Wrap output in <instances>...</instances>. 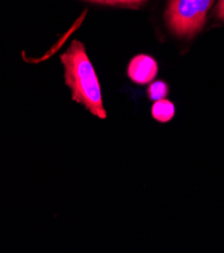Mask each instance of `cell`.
Wrapping results in <instances>:
<instances>
[{"mask_svg":"<svg viewBox=\"0 0 224 253\" xmlns=\"http://www.w3.org/2000/svg\"><path fill=\"white\" fill-rule=\"evenodd\" d=\"M60 60L64 68L65 84L71 90L72 99L92 115L105 119L107 115L100 84L84 43L74 40Z\"/></svg>","mask_w":224,"mask_h":253,"instance_id":"obj_1","label":"cell"},{"mask_svg":"<svg viewBox=\"0 0 224 253\" xmlns=\"http://www.w3.org/2000/svg\"><path fill=\"white\" fill-rule=\"evenodd\" d=\"M214 0H169L166 21L178 37L192 38L200 32Z\"/></svg>","mask_w":224,"mask_h":253,"instance_id":"obj_2","label":"cell"},{"mask_svg":"<svg viewBox=\"0 0 224 253\" xmlns=\"http://www.w3.org/2000/svg\"><path fill=\"white\" fill-rule=\"evenodd\" d=\"M158 74L156 60L147 55L135 56L129 64L128 76L130 79L139 85L152 82Z\"/></svg>","mask_w":224,"mask_h":253,"instance_id":"obj_3","label":"cell"},{"mask_svg":"<svg viewBox=\"0 0 224 253\" xmlns=\"http://www.w3.org/2000/svg\"><path fill=\"white\" fill-rule=\"evenodd\" d=\"M152 116L158 122H169L175 116V105L165 98L158 100L152 107Z\"/></svg>","mask_w":224,"mask_h":253,"instance_id":"obj_4","label":"cell"},{"mask_svg":"<svg viewBox=\"0 0 224 253\" xmlns=\"http://www.w3.org/2000/svg\"><path fill=\"white\" fill-rule=\"evenodd\" d=\"M169 93V86L164 81H156L149 85L147 89L148 98L152 101H158L167 97Z\"/></svg>","mask_w":224,"mask_h":253,"instance_id":"obj_5","label":"cell"},{"mask_svg":"<svg viewBox=\"0 0 224 253\" xmlns=\"http://www.w3.org/2000/svg\"><path fill=\"white\" fill-rule=\"evenodd\" d=\"M145 0H112L113 5H129V6H136L142 3Z\"/></svg>","mask_w":224,"mask_h":253,"instance_id":"obj_6","label":"cell"},{"mask_svg":"<svg viewBox=\"0 0 224 253\" xmlns=\"http://www.w3.org/2000/svg\"><path fill=\"white\" fill-rule=\"evenodd\" d=\"M216 14L220 19L224 20V0H219V3L216 9Z\"/></svg>","mask_w":224,"mask_h":253,"instance_id":"obj_7","label":"cell"},{"mask_svg":"<svg viewBox=\"0 0 224 253\" xmlns=\"http://www.w3.org/2000/svg\"><path fill=\"white\" fill-rule=\"evenodd\" d=\"M88 1L95 2V3H101V4H112V0H88Z\"/></svg>","mask_w":224,"mask_h":253,"instance_id":"obj_8","label":"cell"}]
</instances>
